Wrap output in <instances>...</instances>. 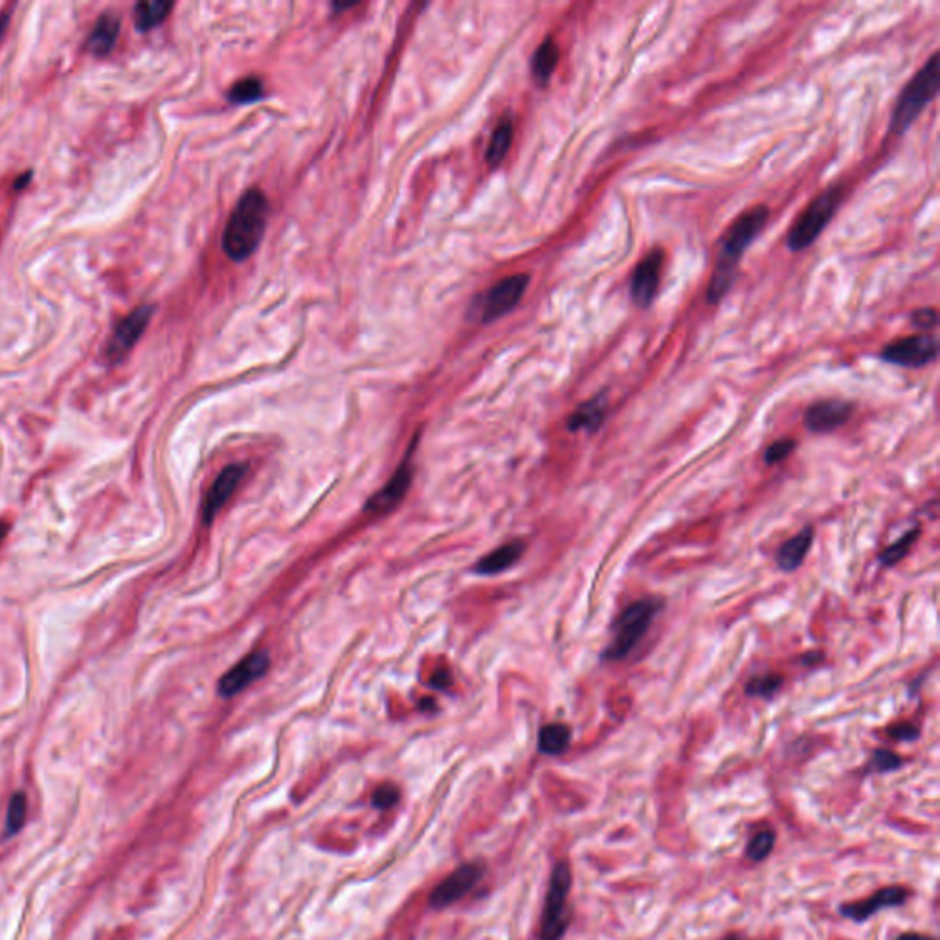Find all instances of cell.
Returning a JSON list of instances; mask_svg holds the SVG:
<instances>
[{"label":"cell","instance_id":"24","mask_svg":"<svg viewBox=\"0 0 940 940\" xmlns=\"http://www.w3.org/2000/svg\"><path fill=\"white\" fill-rule=\"evenodd\" d=\"M511 141H513V122L509 118H506L492 132V138L488 141V150H487V162L490 166H498L506 159L509 147H511Z\"/></svg>","mask_w":940,"mask_h":940},{"label":"cell","instance_id":"26","mask_svg":"<svg viewBox=\"0 0 940 940\" xmlns=\"http://www.w3.org/2000/svg\"><path fill=\"white\" fill-rule=\"evenodd\" d=\"M782 687V676L775 672L759 674L748 680L744 692L750 698H773Z\"/></svg>","mask_w":940,"mask_h":940},{"label":"cell","instance_id":"8","mask_svg":"<svg viewBox=\"0 0 940 940\" xmlns=\"http://www.w3.org/2000/svg\"><path fill=\"white\" fill-rule=\"evenodd\" d=\"M151 316H153V307L141 306L116 325V329L107 343V348H105V359L111 364H118L129 355V351L134 348L136 342L147 329V324H150Z\"/></svg>","mask_w":940,"mask_h":940},{"label":"cell","instance_id":"14","mask_svg":"<svg viewBox=\"0 0 940 940\" xmlns=\"http://www.w3.org/2000/svg\"><path fill=\"white\" fill-rule=\"evenodd\" d=\"M853 403L844 399H825L814 403L805 412V426L814 433H828L849 423Z\"/></svg>","mask_w":940,"mask_h":940},{"label":"cell","instance_id":"13","mask_svg":"<svg viewBox=\"0 0 940 940\" xmlns=\"http://www.w3.org/2000/svg\"><path fill=\"white\" fill-rule=\"evenodd\" d=\"M270 665V658L267 653H252L239 662L233 669H230L219 681V695L224 698H232L239 695L251 683L260 680Z\"/></svg>","mask_w":940,"mask_h":940},{"label":"cell","instance_id":"10","mask_svg":"<svg viewBox=\"0 0 940 940\" xmlns=\"http://www.w3.org/2000/svg\"><path fill=\"white\" fill-rule=\"evenodd\" d=\"M909 895H911L909 889L904 887V885H889V887H883V889L876 890L874 895H871L865 900L841 904L837 908V913L841 917H845V918L856 922V924H862L865 920H869L871 917H874L881 909H890V908L904 906L909 900Z\"/></svg>","mask_w":940,"mask_h":940},{"label":"cell","instance_id":"33","mask_svg":"<svg viewBox=\"0 0 940 940\" xmlns=\"http://www.w3.org/2000/svg\"><path fill=\"white\" fill-rule=\"evenodd\" d=\"M887 735L899 742H913L920 738V729L913 724H895L887 727Z\"/></svg>","mask_w":940,"mask_h":940},{"label":"cell","instance_id":"2","mask_svg":"<svg viewBox=\"0 0 940 940\" xmlns=\"http://www.w3.org/2000/svg\"><path fill=\"white\" fill-rule=\"evenodd\" d=\"M267 215L269 203L260 189H251L241 196L223 235V249L230 260H249L258 251L267 228Z\"/></svg>","mask_w":940,"mask_h":940},{"label":"cell","instance_id":"37","mask_svg":"<svg viewBox=\"0 0 940 940\" xmlns=\"http://www.w3.org/2000/svg\"><path fill=\"white\" fill-rule=\"evenodd\" d=\"M8 23H10V14H0V39H3V35L6 33V28H8Z\"/></svg>","mask_w":940,"mask_h":940},{"label":"cell","instance_id":"12","mask_svg":"<svg viewBox=\"0 0 940 940\" xmlns=\"http://www.w3.org/2000/svg\"><path fill=\"white\" fill-rule=\"evenodd\" d=\"M483 874L481 863H467L456 869L452 874L444 878L433 890L430 897V904L437 909L447 908L454 902H458L461 897H465L469 890L478 883V880Z\"/></svg>","mask_w":940,"mask_h":940},{"label":"cell","instance_id":"29","mask_svg":"<svg viewBox=\"0 0 940 940\" xmlns=\"http://www.w3.org/2000/svg\"><path fill=\"white\" fill-rule=\"evenodd\" d=\"M904 766V759L890 752V750H885V748H878L874 750L869 764H867V773H890V771H897Z\"/></svg>","mask_w":940,"mask_h":940},{"label":"cell","instance_id":"17","mask_svg":"<svg viewBox=\"0 0 940 940\" xmlns=\"http://www.w3.org/2000/svg\"><path fill=\"white\" fill-rule=\"evenodd\" d=\"M812 543H814V527L812 525L803 527L798 534L788 538L777 550V555H775V562H777L779 570L786 571V573L799 570L812 548Z\"/></svg>","mask_w":940,"mask_h":940},{"label":"cell","instance_id":"15","mask_svg":"<svg viewBox=\"0 0 940 940\" xmlns=\"http://www.w3.org/2000/svg\"><path fill=\"white\" fill-rule=\"evenodd\" d=\"M244 474H246V465L235 463V465L226 467L217 476V479L214 481V485H212V488L208 492V497L205 500V506H203V520H205V524H212L214 522V518L224 507V504L228 502V498L233 494V490L237 488V485L241 483Z\"/></svg>","mask_w":940,"mask_h":940},{"label":"cell","instance_id":"5","mask_svg":"<svg viewBox=\"0 0 940 940\" xmlns=\"http://www.w3.org/2000/svg\"><path fill=\"white\" fill-rule=\"evenodd\" d=\"M841 199H844V191H841L839 186H832L821 191L798 217L794 226L789 228L786 237L788 249L791 252H801L814 244L835 215Z\"/></svg>","mask_w":940,"mask_h":940},{"label":"cell","instance_id":"3","mask_svg":"<svg viewBox=\"0 0 940 940\" xmlns=\"http://www.w3.org/2000/svg\"><path fill=\"white\" fill-rule=\"evenodd\" d=\"M663 599L656 596L643 598L628 605L614 621L612 639L603 651L601 660L607 663H616L628 658V654L639 645L654 619L663 610Z\"/></svg>","mask_w":940,"mask_h":940},{"label":"cell","instance_id":"27","mask_svg":"<svg viewBox=\"0 0 940 940\" xmlns=\"http://www.w3.org/2000/svg\"><path fill=\"white\" fill-rule=\"evenodd\" d=\"M775 841H777V834H775V830H771V828H762V830H759V832L753 834L752 839L748 841V845H746V858L752 860L753 863H761V862H764V860L771 854V851H773V847H775Z\"/></svg>","mask_w":940,"mask_h":940},{"label":"cell","instance_id":"25","mask_svg":"<svg viewBox=\"0 0 940 940\" xmlns=\"http://www.w3.org/2000/svg\"><path fill=\"white\" fill-rule=\"evenodd\" d=\"M918 536H920V527L918 525L909 529L904 536H900L897 542L890 543L889 548H885V552L880 555V562L885 568L897 566L900 561H904L909 555L913 543L918 540Z\"/></svg>","mask_w":940,"mask_h":940},{"label":"cell","instance_id":"4","mask_svg":"<svg viewBox=\"0 0 940 940\" xmlns=\"http://www.w3.org/2000/svg\"><path fill=\"white\" fill-rule=\"evenodd\" d=\"M938 87V56L933 54L931 59L915 74V78L906 85V88L899 96L893 114H890V132L904 134L936 96Z\"/></svg>","mask_w":940,"mask_h":940},{"label":"cell","instance_id":"34","mask_svg":"<svg viewBox=\"0 0 940 940\" xmlns=\"http://www.w3.org/2000/svg\"><path fill=\"white\" fill-rule=\"evenodd\" d=\"M936 322H938V316H936V311L931 309V307H922L918 311H915L911 315V324L920 329V331H929V329H935L936 327Z\"/></svg>","mask_w":940,"mask_h":940},{"label":"cell","instance_id":"35","mask_svg":"<svg viewBox=\"0 0 940 940\" xmlns=\"http://www.w3.org/2000/svg\"><path fill=\"white\" fill-rule=\"evenodd\" d=\"M449 680H451L449 672H437V674H435V676L432 678V685H433V687H441V689H443V687H447V685H451V683H449Z\"/></svg>","mask_w":940,"mask_h":940},{"label":"cell","instance_id":"28","mask_svg":"<svg viewBox=\"0 0 940 940\" xmlns=\"http://www.w3.org/2000/svg\"><path fill=\"white\" fill-rule=\"evenodd\" d=\"M263 94V85L258 78H246L237 81L230 90V102L232 104H251L260 100Z\"/></svg>","mask_w":940,"mask_h":940},{"label":"cell","instance_id":"6","mask_svg":"<svg viewBox=\"0 0 940 940\" xmlns=\"http://www.w3.org/2000/svg\"><path fill=\"white\" fill-rule=\"evenodd\" d=\"M571 890V869L566 862H559L553 867L546 904H543L540 922V940H562L568 924V897Z\"/></svg>","mask_w":940,"mask_h":940},{"label":"cell","instance_id":"19","mask_svg":"<svg viewBox=\"0 0 940 940\" xmlns=\"http://www.w3.org/2000/svg\"><path fill=\"white\" fill-rule=\"evenodd\" d=\"M118 35H120V19L111 12L104 14L100 19H97V23L87 41L88 52L97 58H104V56L111 54V50L118 41Z\"/></svg>","mask_w":940,"mask_h":940},{"label":"cell","instance_id":"9","mask_svg":"<svg viewBox=\"0 0 940 940\" xmlns=\"http://www.w3.org/2000/svg\"><path fill=\"white\" fill-rule=\"evenodd\" d=\"M663 270V252L653 251L643 258L635 270L630 276V298L632 302L641 307L647 309L656 300L658 290H660V279Z\"/></svg>","mask_w":940,"mask_h":940},{"label":"cell","instance_id":"38","mask_svg":"<svg viewBox=\"0 0 940 940\" xmlns=\"http://www.w3.org/2000/svg\"><path fill=\"white\" fill-rule=\"evenodd\" d=\"M30 180H32V173L28 171V173H24V175L15 182V189H23Z\"/></svg>","mask_w":940,"mask_h":940},{"label":"cell","instance_id":"32","mask_svg":"<svg viewBox=\"0 0 940 940\" xmlns=\"http://www.w3.org/2000/svg\"><path fill=\"white\" fill-rule=\"evenodd\" d=\"M399 801V788L393 784H382L375 789L373 794V805L377 808H391L395 803Z\"/></svg>","mask_w":940,"mask_h":940},{"label":"cell","instance_id":"40","mask_svg":"<svg viewBox=\"0 0 940 940\" xmlns=\"http://www.w3.org/2000/svg\"><path fill=\"white\" fill-rule=\"evenodd\" d=\"M724 940H744V938L738 936V935H729V936H726Z\"/></svg>","mask_w":940,"mask_h":940},{"label":"cell","instance_id":"7","mask_svg":"<svg viewBox=\"0 0 940 940\" xmlns=\"http://www.w3.org/2000/svg\"><path fill=\"white\" fill-rule=\"evenodd\" d=\"M938 355V343L929 334H915L906 336L902 340H897L889 343L887 348L881 350L880 359L897 364L902 368H924L936 360Z\"/></svg>","mask_w":940,"mask_h":940},{"label":"cell","instance_id":"1","mask_svg":"<svg viewBox=\"0 0 940 940\" xmlns=\"http://www.w3.org/2000/svg\"><path fill=\"white\" fill-rule=\"evenodd\" d=\"M768 217L770 210L766 206H755L753 210L742 214L726 232L718 249L716 267L706 292V298L711 306L720 304L724 296L733 287L742 256H744L752 242L762 232V228L768 223Z\"/></svg>","mask_w":940,"mask_h":940},{"label":"cell","instance_id":"16","mask_svg":"<svg viewBox=\"0 0 940 940\" xmlns=\"http://www.w3.org/2000/svg\"><path fill=\"white\" fill-rule=\"evenodd\" d=\"M410 481H412V467L408 461H405L401 465V469L393 474V478L368 502L366 511L384 513V511H389L393 506H397L406 494Z\"/></svg>","mask_w":940,"mask_h":940},{"label":"cell","instance_id":"11","mask_svg":"<svg viewBox=\"0 0 940 940\" xmlns=\"http://www.w3.org/2000/svg\"><path fill=\"white\" fill-rule=\"evenodd\" d=\"M527 285H529V276H525V274H516V276L506 278L500 283L494 285L485 296L483 322H492V320L502 318L504 315L511 313L524 298V292H525Z\"/></svg>","mask_w":940,"mask_h":940},{"label":"cell","instance_id":"23","mask_svg":"<svg viewBox=\"0 0 940 940\" xmlns=\"http://www.w3.org/2000/svg\"><path fill=\"white\" fill-rule=\"evenodd\" d=\"M173 10V3H162V0H153V3H140L134 8V26L138 32H150L155 26H159L169 12Z\"/></svg>","mask_w":940,"mask_h":940},{"label":"cell","instance_id":"20","mask_svg":"<svg viewBox=\"0 0 940 940\" xmlns=\"http://www.w3.org/2000/svg\"><path fill=\"white\" fill-rule=\"evenodd\" d=\"M525 552V542L524 540H513L509 543H504L502 548L494 550L492 553L485 555L478 564L476 570L483 575H497L511 566H515Z\"/></svg>","mask_w":940,"mask_h":940},{"label":"cell","instance_id":"18","mask_svg":"<svg viewBox=\"0 0 940 940\" xmlns=\"http://www.w3.org/2000/svg\"><path fill=\"white\" fill-rule=\"evenodd\" d=\"M607 412H608V397L607 393H598L596 397H591L589 401L582 403L570 417H568V430L570 432H588V433H593L598 432L605 419H607Z\"/></svg>","mask_w":940,"mask_h":940},{"label":"cell","instance_id":"36","mask_svg":"<svg viewBox=\"0 0 940 940\" xmlns=\"http://www.w3.org/2000/svg\"><path fill=\"white\" fill-rule=\"evenodd\" d=\"M897 940H935V938L929 936V935H922V933L909 931V933H902L900 936H897Z\"/></svg>","mask_w":940,"mask_h":940},{"label":"cell","instance_id":"21","mask_svg":"<svg viewBox=\"0 0 940 940\" xmlns=\"http://www.w3.org/2000/svg\"><path fill=\"white\" fill-rule=\"evenodd\" d=\"M571 744V729L566 724H548L538 733V750L543 755H562Z\"/></svg>","mask_w":940,"mask_h":940},{"label":"cell","instance_id":"22","mask_svg":"<svg viewBox=\"0 0 940 940\" xmlns=\"http://www.w3.org/2000/svg\"><path fill=\"white\" fill-rule=\"evenodd\" d=\"M559 56H561L559 46L555 44V41L552 37H548L538 46V50L534 52L533 63H531L533 78L536 79L538 85H546L552 79V76L559 65Z\"/></svg>","mask_w":940,"mask_h":940},{"label":"cell","instance_id":"39","mask_svg":"<svg viewBox=\"0 0 940 940\" xmlns=\"http://www.w3.org/2000/svg\"><path fill=\"white\" fill-rule=\"evenodd\" d=\"M8 531H10V524L6 522H0V543L5 542V538L8 536Z\"/></svg>","mask_w":940,"mask_h":940},{"label":"cell","instance_id":"31","mask_svg":"<svg viewBox=\"0 0 940 940\" xmlns=\"http://www.w3.org/2000/svg\"><path fill=\"white\" fill-rule=\"evenodd\" d=\"M794 451H796V441L794 439H789V437L777 439L766 449L764 463L766 465H777V463L784 461Z\"/></svg>","mask_w":940,"mask_h":940},{"label":"cell","instance_id":"30","mask_svg":"<svg viewBox=\"0 0 940 940\" xmlns=\"http://www.w3.org/2000/svg\"><path fill=\"white\" fill-rule=\"evenodd\" d=\"M26 814H28V803H26L24 794H15L12 798V801H10V807H8L6 832L8 834H17L24 826Z\"/></svg>","mask_w":940,"mask_h":940}]
</instances>
